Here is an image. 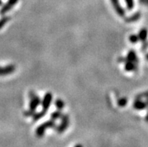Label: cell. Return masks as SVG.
I'll list each match as a JSON object with an SVG mask.
<instances>
[{
    "label": "cell",
    "instance_id": "obj_1",
    "mask_svg": "<svg viewBox=\"0 0 148 147\" xmlns=\"http://www.w3.org/2000/svg\"><path fill=\"white\" fill-rule=\"evenodd\" d=\"M29 110H26L24 112L25 116H32L33 114L36 113V110L37 107L39 106L41 103V100L39 98L38 95H36L34 92H30L29 93Z\"/></svg>",
    "mask_w": 148,
    "mask_h": 147
},
{
    "label": "cell",
    "instance_id": "obj_2",
    "mask_svg": "<svg viewBox=\"0 0 148 147\" xmlns=\"http://www.w3.org/2000/svg\"><path fill=\"white\" fill-rule=\"evenodd\" d=\"M54 128H56V123H55L54 120L51 119V120H48L47 122H45L41 125H38L36 129V136L38 137H42L47 129H54Z\"/></svg>",
    "mask_w": 148,
    "mask_h": 147
},
{
    "label": "cell",
    "instance_id": "obj_3",
    "mask_svg": "<svg viewBox=\"0 0 148 147\" xmlns=\"http://www.w3.org/2000/svg\"><path fill=\"white\" fill-rule=\"evenodd\" d=\"M60 119H61V123L56 127V131L59 134H62L64 131H66V129H68V127L69 125L70 120L69 116L68 114H62Z\"/></svg>",
    "mask_w": 148,
    "mask_h": 147
},
{
    "label": "cell",
    "instance_id": "obj_4",
    "mask_svg": "<svg viewBox=\"0 0 148 147\" xmlns=\"http://www.w3.org/2000/svg\"><path fill=\"white\" fill-rule=\"evenodd\" d=\"M53 101V95L51 92H47L44 96L43 99L41 101V106H42V110L47 113V110L51 107V104Z\"/></svg>",
    "mask_w": 148,
    "mask_h": 147
},
{
    "label": "cell",
    "instance_id": "obj_5",
    "mask_svg": "<svg viewBox=\"0 0 148 147\" xmlns=\"http://www.w3.org/2000/svg\"><path fill=\"white\" fill-rule=\"evenodd\" d=\"M17 2H18V0H8L7 2L2 6V9L0 10V14L2 15H5L8 11H11Z\"/></svg>",
    "mask_w": 148,
    "mask_h": 147
},
{
    "label": "cell",
    "instance_id": "obj_6",
    "mask_svg": "<svg viewBox=\"0 0 148 147\" xmlns=\"http://www.w3.org/2000/svg\"><path fill=\"white\" fill-rule=\"evenodd\" d=\"M111 3H112L113 7L114 8L116 14H117L120 17H125V15H126V11L123 9V8L122 7V5H120V1H119V0H111Z\"/></svg>",
    "mask_w": 148,
    "mask_h": 147
},
{
    "label": "cell",
    "instance_id": "obj_7",
    "mask_svg": "<svg viewBox=\"0 0 148 147\" xmlns=\"http://www.w3.org/2000/svg\"><path fill=\"white\" fill-rule=\"evenodd\" d=\"M16 70V66L13 64L8 65L5 67H0V76H7L14 73Z\"/></svg>",
    "mask_w": 148,
    "mask_h": 147
},
{
    "label": "cell",
    "instance_id": "obj_8",
    "mask_svg": "<svg viewBox=\"0 0 148 147\" xmlns=\"http://www.w3.org/2000/svg\"><path fill=\"white\" fill-rule=\"evenodd\" d=\"M133 108L137 110H143L147 109L148 107V103L142 101V99H135L133 103Z\"/></svg>",
    "mask_w": 148,
    "mask_h": 147
},
{
    "label": "cell",
    "instance_id": "obj_9",
    "mask_svg": "<svg viewBox=\"0 0 148 147\" xmlns=\"http://www.w3.org/2000/svg\"><path fill=\"white\" fill-rule=\"evenodd\" d=\"M126 60L131 61L136 64H138V57L137 53H136V52H135V50H130V51L128 52L127 55H126Z\"/></svg>",
    "mask_w": 148,
    "mask_h": 147
},
{
    "label": "cell",
    "instance_id": "obj_10",
    "mask_svg": "<svg viewBox=\"0 0 148 147\" xmlns=\"http://www.w3.org/2000/svg\"><path fill=\"white\" fill-rule=\"evenodd\" d=\"M124 68L126 71H135L138 69V64L132 62L131 61L126 60L124 62Z\"/></svg>",
    "mask_w": 148,
    "mask_h": 147
},
{
    "label": "cell",
    "instance_id": "obj_11",
    "mask_svg": "<svg viewBox=\"0 0 148 147\" xmlns=\"http://www.w3.org/2000/svg\"><path fill=\"white\" fill-rule=\"evenodd\" d=\"M141 12H140V11H137V12L134 13L133 14L131 15V16H129V17H126L125 21H126V23L136 22V21H138L139 19L141 18Z\"/></svg>",
    "mask_w": 148,
    "mask_h": 147
},
{
    "label": "cell",
    "instance_id": "obj_12",
    "mask_svg": "<svg viewBox=\"0 0 148 147\" xmlns=\"http://www.w3.org/2000/svg\"><path fill=\"white\" fill-rule=\"evenodd\" d=\"M139 38V41H141V42H145L147 41V38L148 36V30L147 28H142L140 31H139L138 34Z\"/></svg>",
    "mask_w": 148,
    "mask_h": 147
},
{
    "label": "cell",
    "instance_id": "obj_13",
    "mask_svg": "<svg viewBox=\"0 0 148 147\" xmlns=\"http://www.w3.org/2000/svg\"><path fill=\"white\" fill-rule=\"evenodd\" d=\"M46 113H45L43 110H41V111L40 112H38V113L36 112V113L33 114V116H32V120L35 122L38 121V120H39L41 118H43Z\"/></svg>",
    "mask_w": 148,
    "mask_h": 147
},
{
    "label": "cell",
    "instance_id": "obj_14",
    "mask_svg": "<svg viewBox=\"0 0 148 147\" xmlns=\"http://www.w3.org/2000/svg\"><path fill=\"white\" fill-rule=\"evenodd\" d=\"M54 104L57 110H62L64 108V107H65V102H64L63 101H62L61 98L56 99V100L55 101Z\"/></svg>",
    "mask_w": 148,
    "mask_h": 147
},
{
    "label": "cell",
    "instance_id": "obj_15",
    "mask_svg": "<svg viewBox=\"0 0 148 147\" xmlns=\"http://www.w3.org/2000/svg\"><path fill=\"white\" fill-rule=\"evenodd\" d=\"M62 116V112H61V110H57L56 111L53 112V113H51V119H53V120H54L55 121V120H56V119H60Z\"/></svg>",
    "mask_w": 148,
    "mask_h": 147
},
{
    "label": "cell",
    "instance_id": "obj_16",
    "mask_svg": "<svg viewBox=\"0 0 148 147\" xmlns=\"http://www.w3.org/2000/svg\"><path fill=\"white\" fill-rule=\"evenodd\" d=\"M9 21L10 17H8V16H4V17L0 19V29H2Z\"/></svg>",
    "mask_w": 148,
    "mask_h": 147
},
{
    "label": "cell",
    "instance_id": "obj_17",
    "mask_svg": "<svg viewBox=\"0 0 148 147\" xmlns=\"http://www.w3.org/2000/svg\"><path fill=\"white\" fill-rule=\"evenodd\" d=\"M128 103V99L126 97L120 98L117 100V105L119 107H126V104Z\"/></svg>",
    "mask_w": 148,
    "mask_h": 147
},
{
    "label": "cell",
    "instance_id": "obj_18",
    "mask_svg": "<svg viewBox=\"0 0 148 147\" xmlns=\"http://www.w3.org/2000/svg\"><path fill=\"white\" fill-rule=\"evenodd\" d=\"M126 4V8H127L128 11H132L134 8L135 6V2L134 0H125Z\"/></svg>",
    "mask_w": 148,
    "mask_h": 147
},
{
    "label": "cell",
    "instance_id": "obj_19",
    "mask_svg": "<svg viewBox=\"0 0 148 147\" xmlns=\"http://www.w3.org/2000/svg\"><path fill=\"white\" fill-rule=\"evenodd\" d=\"M129 41L131 42L132 44H136L139 41V38L138 35H135V34H132L131 36H130L129 37Z\"/></svg>",
    "mask_w": 148,
    "mask_h": 147
},
{
    "label": "cell",
    "instance_id": "obj_20",
    "mask_svg": "<svg viewBox=\"0 0 148 147\" xmlns=\"http://www.w3.org/2000/svg\"><path fill=\"white\" fill-rule=\"evenodd\" d=\"M147 98H148V92H145L144 93H141L140 94V95H137V96L135 97V99H146Z\"/></svg>",
    "mask_w": 148,
    "mask_h": 147
},
{
    "label": "cell",
    "instance_id": "obj_21",
    "mask_svg": "<svg viewBox=\"0 0 148 147\" xmlns=\"http://www.w3.org/2000/svg\"><path fill=\"white\" fill-rule=\"evenodd\" d=\"M148 48V42L147 41H145V42H143L142 45H141V50L142 52H145L147 50Z\"/></svg>",
    "mask_w": 148,
    "mask_h": 147
},
{
    "label": "cell",
    "instance_id": "obj_22",
    "mask_svg": "<svg viewBox=\"0 0 148 147\" xmlns=\"http://www.w3.org/2000/svg\"><path fill=\"white\" fill-rule=\"evenodd\" d=\"M117 62L120 63H124L126 62V57H119Z\"/></svg>",
    "mask_w": 148,
    "mask_h": 147
},
{
    "label": "cell",
    "instance_id": "obj_23",
    "mask_svg": "<svg viewBox=\"0 0 148 147\" xmlns=\"http://www.w3.org/2000/svg\"><path fill=\"white\" fill-rule=\"evenodd\" d=\"M139 2L141 5H145L147 4V0H139Z\"/></svg>",
    "mask_w": 148,
    "mask_h": 147
},
{
    "label": "cell",
    "instance_id": "obj_24",
    "mask_svg": "<svg viewBox=\"0 0 148 147\" xmlns=\"http://www.w3.org/2000/svg\"><path fill=\"white\" fill-rule=\"evenodd\" d=\"M147 108H148V107H147ZM145 121H146L147 122H148V110H147V112L146 116H145Z\"/></svg>",
    "mask_w": 148,
    "mask_h": 147
},
{
    "label": "cell",
    "instance_id": "obj_25",
    "mask_svg": "<svg viewBox=\"0 0 148 147\" xmlns=\"http://www.w3.org/2000/svg\"><path fill=\"white\" fill-rule=\"evenodd\" d=\"M3 5V2H2V0H0V6H2Z\"/></svg>",
    "mask_w": 148,
    "mask_h": 147
},
{
    "label": "cell",
    "instance_id": "obj_26",
    "mask_svg": "<svg viewBox=\"0 0 148 147\" xmlns=\"http://www.w3.org/2000/svg\"><path fill=\"white\" fill-rule=\"evenodd\" d=\"M146 59H147V60H148V53L146 55Z\"/></svg>",
    "mask_w": 148,
    "mask_h": 147
},
{
    "label": "cell",
    "instance_id": "obj_27",
    "mask_svg": "<svg viewBox=\"0 0 148 147\" xmlns=\"http://www.w3.org/2000/svg\"><path fill=\"white\" fill-rule=\"evenodd\" d=\"M147 5H148V0H147Z\"/></svg>",
    "mask_w": 148,
    "mask_h": 147
}]
</instances>
